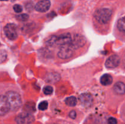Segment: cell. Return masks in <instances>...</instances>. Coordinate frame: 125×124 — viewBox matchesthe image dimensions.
I'll return each mask as SVG.
<instances>
[{
    "mask_svg": "<svg viewBox=\"0 0 125 124\" xmlns=\"http://www.w3.org/2000/svg\"><path fill=\"white\" fill-rule=\"evenodd\" d=\"M5 96L7 98V102L9 105L10 109L16 111L20 108L22 104V100L19 94L11 91L7 92Z\"/></svg>",
    "mask_w": 125,
    "mask_h": 124,
    "instance_id": "obj_1",
    "label": "cell"
},
{
    "mask_svg": "<svg viewBox=\"0 0 125 124\" xmlns=\"http://www.w3.org/2000/svg\"><path fill=\"white\" fill-rule=\"evenodd\" d=\"M112 11L109 9L102 8L95 12L94 17L95 19L100 24H106L111 19L112 17Z\"/></svg>",
    "mask_w": 125,
    "mask_h": 124,
    "instance_id": "obj_2",
    "label": "cell"
},
{
    "mask_svg": "<svg viewBox=\"0 0 125 124\" xmlns=\"http://www.w3.org/2000/svg\"><path fill=\"white\" fill-rule=\"evenodd\" d=\"M74 50L75 49L72 47L70 43L67 45H64V46H61V49L57 53V55L61 59H67L73 56Z\"/></svg>",
    "mask_w": 125,
    "mask_h": 124,
    "instance_id": "obj_3",
    "label": "cell"
},
{
    "mask_svg": "<svg viewBox=\"0 0 125 124\" xmlns=\"http://www.w3.org/2000/svg\"><path fill=\"white\" fill-rule=\"evenodd\" d=\"M5 35L10 40H15L18 37L17 27L15 24L9 23L7 24L4 28Z\"/></svg>",
    "mask_w": 125,
    "mask_h": 124,
    "instance_id": "obj_4",
    "label": "cell"
},
{
    "mask_svg": "<svg viewBox=\"0 0 125 124\" xmlns=\"http://www.w3.org/2000/svg\"><path fill=\"white\" fill-rule=\"evenodd\" d=\"M17 124H31L34 121V117L31 113H22L16 117Z\"/></svg>",
    "mask_w": 125,
    "mask_h": 124,
    "instance_id": "obj_5",
    "label": "cell"
},
{
    "mask_svg": "<svg viewBox=\"0 0 125 124\" xmlns=\"http://www.w3.org/2000/svg\"><path fill=\"white\" fill-rule=\"evenodd\" d=\"M72 40V35L69 33H65L59 36H56L55 45L62 46L71 43Z\"/></svg>",
    "mask_w": 125,
    "mask_h": 124,
    "instance_id": "obj_6",
    "label": "cell"
},
{
    "mask_svg": "<svg viewBox=\"0 0 125 124\" xmlns=\"http://www.w3.org/2000/svg\"><path fill=\"white\" fill-rule=\"evenodd\" d=\"M120 62L121 60L119 56L117 55H112L106 60L105 66L108 69H114L117 68L120 64Z\"/></svg>",
    "mask_w": 125,
    "mask_h": 124,
    "instance_id": "obj_7",
    "label": "cell"
},
{
    "mask_svg": "<svg viewBox=\"0 0 125 124\" xmlns=\"http://www.w3.org/2000/svg\"><path fill=\"white\" fill-rule=\"evenodd\" d=\"M86 42L85 37L80 35H76L73 38H72V41L70 44L72 47L76 49L77 48H79L84 46Z\"/></svg>",
    "mask_w": 125,
    "mask_h": 124,
    "instance_id": "obj_8",
    "label": "cell"
},
{
    "mask_svg": "<svg viewBox=\"0 0 125 124\" xmlns=\"http://www.w3.org/2000/svg\"><path fill=\"white\" fill-rule=\"evenodd\" d=\"M51 7L50 0H41L35 6V9L39 12H45L48 10Z\"/></svg>",
    "mask_w": 125,
    "mask_h": 124,
    "instance_id": "obj_9",
    "label": "cell"
},
{
    "mask_svg": "<svg viewBox=\"0 0 125 124\" xmlns=\"http://www.w3.org/2000/svg\"><path fill=\"white\" fill-rule=\"evenodd\" d=\"M9 110V105L6 97L4 96H0V115H5Z\"/></svg>",
    "mask_w": 125,
    "mask_h": 124,
    "instance_id": "obj_10",
    "label": "cell"
},
{
    "mask_svg": "<svg viewBox=\"0 0 125 124\" xmlns=\"http://www.w3.org/2000/svg\"><path fill=\"white\" fill-rule=\"evenodd\" d=\"M79 101L83 106L85 107H89L92 106L93 103V97L90 94L84 93L79 96Z\"/></svg>",
    "mask_w": 125,
    "mask_h": 124,
    "instance_id": "obj_11",
    "label": "cell"
},
{
    "mask_svg": "<svg viewBox=\"0 0 125 124\" xmlns=\"http://www.w3.org/2000/svg\"><path fill=\"white\" fill-rule=\"evenodd\" d=\"M114 91L116 94L123 95L125 94V84L121 81H118L114 86Z\"/></svg>",
    "mask_w": 125,
    "mask_h": 124,
    "instance_id": "obj_12",
    "label": "cell"
},
{
    "mask_svg": "<svg viewBox=\"0 0 125 124\" xmlns=\"http://www.w3.org/2000/svg\"><path fill=\"white\" fill-rule=\"evenodd\" d=\"M112 81H113L112 77L108 74H105L103 75L100 79V82L104 86H108V85H111Z\"/></svg>",
    "mask_w": 125,
    "mask_h": 124,
    "instance_id": "obj_13",
    "label": "cell"
},
{
    "mask_svg": "<svg viewBox=\"0 0 125 124\" xmlns=\"http://www.w3.org/2000/svg\"><path fill=\"white\" fill-rule=\"evenodd\" d=\"M61 79V76L59 74L56 72L50 73L48 74L47 76L46 77V82L48 83H56L58 81Z\"/></svg>",
    "mask_w": 125,
    "mask_h": 124,
    "instance_id": "obj_14",
    "label": "cell"
},
{
    "mask_svg": "<svg viewBox=\"0 0 125 124\" xmlns=\"http://www.w3.org/2000/svg\"><path fill=\"white\" fill-rule=\"evenodd\" d=\"M24 109L26 113H31L35 111V104L33 102H28L24 106Z\"/></svg>",
    "mask_w": 125,
    "mask_h": 124,
    "instance_id": "obj_15",
    "label": "cell"
},
{
    "mask_svg": "<svg viewBox=\"0 0 125 124\" xmlns=\"http://www.w3.org/2000/svg\"><path fill=\"white\" fill-rule=\"evenodd\" d=\"M117 27L121 32H125V16L118 19L117 21Z\"/></svg>",
    "mask_w": 125,
    "mask_h": 124,
    "instance_id": "obj_16",
    "label": "cell"
},
{
    "mask_svg": "<svg viewBox=\"0 0 125 124\" xmlns=\"http://www.w3.org/2000/svg\"><path fill=\"white\" fill-rule=\"evenodd\" d=\"M65 102V104L69 106H74L77 103V99L74 96H70L66 98Z\"/></svg>",
    "mask_w": 125,
    "mask_h": 124,
    "instance_id": "obj_17",
    "label": "cell"
},
{
    "mask_svg": "<svg viewBox=\"0 0 125 124\" xmlns=\"http://www.w3.org/2000/svg\"><path fill=\"white\" fill-rule=\"evenodd\" d=\"M16 18H17V19L21 21H26L29 19V15L26 13L17 15H16Z\"/></svg>",
    "mask_w": 125,
    "mask_h": 124,
    "instance_id": "obj_18",
    "label": "cell"
},
{
    "mask_svg": "<svg viewBox=\"0 0 125 124\" xmlns=\"http://www.w3.org/2000/svg\"><path fill=\"white\" fill-rule=\"evenodd\" d=\"M56 36H55V35L51 36V37L49 38L46 41V44L49 46H54L55 43H56Z\"/></svg>",
    "mask_w": 125,
    "mask_h": 124,
    "instance_id": "obj_19",
    "label": "cell"
},
{
    "mask_svg": "<svg viewBox=\"0 0 125 124\" xmlns=\"http://www.w3.org/2000/svg\"><path fill=\"white\" fill-rule=\"evenodd\" d=\"M48 103L46 101H42L39 103V109L42 111H45L48 108Z\"/></svg>",
    "mask_w": 125,
    "mask_h": 124,
    "instance_id": "obj_20",
    "label": "cell"
},
{
    "mask_svg": "<svg viewBox=\"0 0 125 124\" xmlns=\"http://www.w3.org/2000/svg\"><path fill=\"white\" fill-rule=\"evenodd\" d=\"M53 92V88L51 86H46L43 88V92L46 95H50Z\"/></svg>",
    "mask_w": 125,
    "mask_h": 124,
    "instance_id": "obj_21",
    "label": "cell"
},
{
    "mask_svg": "<svg viewBox=\"0 0 125 124\" xmlns=\"http://www.w3.org/2000/svg\"><path fill=\"white\" fill-rule=\"evenodd\" d=\"M6 58H7V53L6 51H3V50L0 51V63L4 62Z\"/></svg>",
    "mask_w": 125,
    "mask_h": 124,
    "instance_id": "obj_22",
    "label": "cell"
},
{
    "mask_svg": "<svg viewBox=\"0 0 125 124\" xmlns=\"http://www.w3.org/2000/svg\"><path fill=\"white\" fill-rule=\"evenodd\" d=\"M34 3H33L32 2H31V1H30V2H28L25 5L26 9L28 11H29V12H31V11L34 9Z\"/></svg>",
    "mask_w": 125,
    "mask_h": 124,
    "instance_id": "obj_23",
    "label": "cell"
},
{
    "mask_svg": "<svg viewBox=\"0 0 125 124\" xmlns=\"http://www.w3.org/2000/svg\"><path fill=\"white\" fill-rule=\"evenodd\" d=\"M13 10H14L15 12H16V13H21V12H22V10H23V7H22L21 6H20V5L19 4H15L13 6Z\"/></svg>",
    "mask_w": 125,
    "mask_h": 124,
    "instance_id": "obj_24",
    "label": "cell"
},
{
    "mask_svg": "<svg viewBox=\"0 0 125 124\" xmlns=\"http://www.w3.org/2000/svg\"><path fill=\"white\" fill-rule=\"evenodd\" d=\"M107 122H108V124H117V120L115 118L110 117L109 118Z\"/></svg>",
    "mask_w": 125,
    "mask_h": 124,
    "instance_id": "obj_25",
    "label": "cell"
},
{
    "mask_svg": "<svg viewBox=\"0 0 125 124\" xmlns=\"http://www.w3.org/2000/svg\"><path fill=\"white\" fill-rule=\"evenodd\" d=\"M69 116H70V117L72 118V119H75V118L76 117V113L75 111H74V110L72 111L70 113Z\"/></svg>",
    "mask_w": 125,
    "mask_h": 124,
    "instance_id": "obj_26",
    "label": "cell"
},
{
    "mask_svg": "<svg viewBox=\"0 0 125 124\" xmlns=\"http://www.w3.org/2000/svg\"><path fill=\"white\" fill-rule=\"evenodd\" d=\"M122 66H123V67L124 68H125V53L123 55V58H122Z\"/></svg>",
    "mask_w": 125,
    "mask_h": 124,
    "instance_id": "obj_27",
    "label": "cell"
},
{
    "mask_svg": "<svg viewBox=\"0 0 125 124\" xmlns=\"http://www.w3.org/2000/svg\"><path fill=\"white\" fill-rule=\"evenodd\" d=\"M1 1H8V0H1Z\"/></svg>",
    "mask_w": 125,
    "mask_h": 124,
    "instance_id": "obj_28",
    "label": "cell"
},
{
    "mask_svg": "<svg viewBox=\"0 0 125 124\" xmlns=\"http://www.w3.org/2000/svg\"></svg>",
    "mask_w": 125,
    "mask_h": 124,
    "instance_id": "obj_29",
    "label": "cell"
}]
</instances>
